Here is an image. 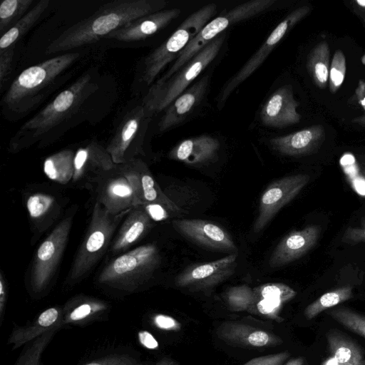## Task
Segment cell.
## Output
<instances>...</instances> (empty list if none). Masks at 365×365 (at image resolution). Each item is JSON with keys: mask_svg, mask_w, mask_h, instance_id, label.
Returning a JSON list of instances; mask_svg holds the SVG:
<instances>
[{"mask_svg": "<svg viewBox=\"0 0 365 365\" xmlns=\"http://www.w3.org/2000/svg\"><path fill=\"white\" fill-rule=\"evenodd\" d=\"M164 0H116L102 5L92 15L70 26L47 47V54L88 44L143 16L163 10Z\"/></svg>", "mask_w": 365, "mask_h": 365, "instance_id": "1", "label": "cell"}, {"mask_svg": "<svg viewBox=\"0 0 365 365\" xmlns=\"http://www.w3.org/2000/svg\"><path fill=\"white\" fill-rule=\"evenodd\" d=\"M79 55V53H66L24 70L5 94L4 106L17 114L32 110Z\"/></svg>", "mask_w": 365, "mask_h": 365, "instance_id": "2", "label": "cell"}, {"mask_svg": "<svg viewBox=\"0 0 365 365\" xmlns=\"http://www.w3.org/2000/svg\"><path fill=\"white\" fill-rule=\"evenodd\" d=\"M98 88L91 74L81 76L20 128L13 141L14 148L29 145L30 140L68 118Z\"/></svg>", "mask_w": 365, "mask_h": 365, "instance_id": "3", "label": "cell"}, {"mask_svg": "<svg viewBox=\"0 0 365 365\" xmlns=\"http://www.w3.org/2000/svg\"><path fill=\"white\" fill-rule=\"evenodd\" d=\"M160 262L158 248L153 244L138 247L110 262L98 282L113 289L132 292L148 281Z\"/></svg>", "mask_w": 365, "mask_h": 365, "instance_id": "4", "label": "cell"}, {"mask_svg": "<svg viewBox=\"0 0 365 365\" xmlns=\"http://www.w3.org/2000/svg\"><path fill=\"white\" fill-rule=\"evenodd\" d=\"M225 38V34L218 36L170 78L153 85L143 100L146 109L151 113L165 110L215 59Z\"/></svg>", "mask_w": 365, "mask_h": 365, "instance_id": "5", "label": "cell"}, {"mask_svg": "<svg viewBox=\"0 0 365 365\" xmlns=\"http://www.w3.org/2000/svg\"><path fill=\"white\" fill-rule=\"evenodd\" d=\"M217 12V5L209 4L190 14L178 29L144 60L142 80L147 85L189 44Z\"/></svg>", "mask_w": 365, "mask_h": 365, "instance_id": "6", "label": "cell"}, {"mask_svg": "<svg viewBox=\"0 0 365 365\" xmlns=\"http://www.w3.org/2000/svg\"><path fill=\"white\" fill-rule=\"evenodd\" d=\"M124 214L111 215L95 202L88 228L71 267V281L81 279L101 258Z\"/></svg>", "mask_w": 365, "mask_h": 365, "instance_id": "7", "label": "cell"}, {"mask_svg": "<svg viewBox=\"0 0 365 365\" xmlns=\"http://www.w3.org/2000/svg\"><path fill=\"white\" fill-rule=\"evenodd\" d=\"M274 2V0L250 1L210 21L180 53L172 66L156 83L170 78L229 26L257 15L272 6Z\"/></svg>", "mask_w": 365, "mask_h": 365, "instance_id": "8", "label": "cell"}, {"mask_svg": "<svg viewBox=\"0 0 365 365\" xmlns=\"http://www.w3.org/2000/svg\"><path fill=\"white\" fill-rule=\"evenodd\" d=\"M71 222V217L61 221L38 247L31 272L34 293L43 292L48 285L66 247Z\"/></svg>", "mask_w": 365, "mask_h": 365, "instance_id": "9", "label": "cell"}, {"mask_svg": "<svg viewBox=\"0 0 365 365\" xmlns=\"http://www.w3.org/2000/svg\"><path fill=\"white\" fill-rule=\"evenodd\" d=\"M309 179L307 174H296L271 182L260 197L253 231L261 232L277 212L301 192Z\"/></svg>", "mask_w": 365, "mask_h": 365, "instance_id": "10", "label": "cell"}, {"mask_svg": "<svg viewBox=\"0 0 365 365\" xmlns=\"http://www.w3.org/2000/svg\"><path fill=\"white\" fill-rule=\"evenodd\" d=\"M311 11L308 5L302 6L289 14L272 31L257 52L247 61L241 69L227 82L222 91L220 101H225L231 93L258 67H259L274 48L297 23Z\"/></svg>", "mask_w": 365, "mask_h": 365, "instance_id": "11", "label": "cell"}, {"mask_svg": "<svg viewBox=\"0 0 365 365\" xmlns=\"http://www.w3.org/2000/svg\"><path fill=\"white\" fill-rule=\"evenodd\" d=\"M118 166L133 189L135 206L154 202L160 204L173 213L181 212V208L160 189L148 167L142 160L132 158Z\"/></svg>", "mask_w": 365, "mask_h": 365, "instance_id": "12", "label": "cell"}, {"mask_svg": "<svg viewBox=\"0 0 365 365\" xmlns=\"http://www.w3.org/2000/svg\"><path fill=\"white\" fill-rule=\"evenodd\" d=\"M237 258V255L232 253L212 262L190 265L176 277L175 284L190 290L211 288L235 273Z\"/></svg>", "mask_w": 365, "mask_h": 365, "instance_id": "13", "label": "cell"}, {"mask_svg": "<svg viewBox=\"0 0 365 365\" xmlns=\"http://www.w3.org/2000/svg\"><path fill=\"white\" fill-rule=\"evenodd\" d=\"M173 225L183 237L201 247L231 254L237 250L229 233L210 221L182 219L174 220Z\"/></svg>", "mask_w": 365, "mask_h": 365, "instance_id": "14", "label": "cell"}, {"mask_svg": "<svg viewBox=\"0 0 365 365\" xmlns=\"http://www.w3.org/2000/svg\"><path fill=\"white\" fill-rule=\"evenodd\" d=\"M98 202L108 213L118 215L129 212L135 207L133 189L120 171L118 165L103 174L97 181Z\"/></svg>", "mask_w": 365, "mask_h": 365, "instance_id": "15", "label": "cell"}, {"mask_svg": "<svg viewBox=\"0 0 365 365\" xmlns=\"http://www.w3.org/2000/svg\"><path fill=\"white\" fill-rule=\"evenodd\" d=\"M149 114L151 113L144 106H139L124 117L106 148L115 164L128 160L129 150L145 131Z\"/></svg>", "mask_w": 365, "mask_h": 365, "instance_id": "16", "label": "cell"}, {"mask_svg": "<svg viewBox=\"0 0 365 365\" xmlns=\"http://www.w3.org/2000/svg\"><path fill=\"white\" fill-rule=\"evenodd\" d=\"M217 337L225 343L247 349L269 348L280 345L277 335L239 322H222L216 329Z\"/></svg>", "mask_w": 365, "mask_h": 365, "instance_id": "17", "label": "cell"}, {"mask_svg": "<svg viewBox=\"0 0 365 365\" xmlns=\"http://www.w3.org/2000/svg\"><path fill=\"white\" fill-rule=\"evenodd\" d=\"M320 235L317 225H309L284 237L272 252L269 265L272 268L285 266L304 256L317 243Z\"/></svg>", "mask_w": 365, "mask_h": 365, "instance_id": "18", "label": "cell"}, {"mask_svg": "<svg viewBox=\"0 0 365 365\" xmlns=\"http://www.w3.org/2000/svg\"><path fill=\"white\" fill-rule=\"evenodd\" d=\"M299 102L294 98L291 86L277 89L263 105L260 118L262 123L274 128H284L299 123Z\"/></svg>", "mask_w": 365, "mask_h": 365, "instance_id": "19", "label": "cell"}, {"mask_svg": "<svg viewBox=\"0 0 365 365\" xmlns=\"http://www.w3.org/2000/svg\"><path fill=\"white\" fill-rule=\"evenodd\" d=\"M49 3V0L38 1L16 24L1 36L0 38L1 88L11 71L16 43L38 21L48 8Z\"/></svg>", "mask_w": 365, "mask_h": 365, "instance_id": "20", "label": "cell"}, {"mask_svg": "<svg viewBox=\"0 0 365 365\" xmlns=\"http://www.w3.org/2000/svg\"><path fill=\"white\" fill-rule=\"evenodd\" d=\"M115 165L106 148L91 142L75 152L72 180L73 182H96Z\"/></svg>", "mask_w": 365, "mask_h": 365, "instance_id": "21", "label": "cell"}, {"mask_svg": "<svg viewBox=\"0 0 365 365\" xmlns=\"http://www.w3.org/2000/svg\"><path fill=\"white\" fill-rule=\"evenodd\" d=\"M180 13L179 9H170L143 16L111 32L106 38L123 42L143 40L169 24Z\"/></svg>", "mask_w": 365, "mask_h": 365, "instance_id": "22", "label": "cell"}, {"mask_svg": "<svg viewBox=\"0 0 365 365\" xmlns=\"http://www.w3.org/2000/svg\"><path fill=\"white\" fill-rule=\"evenodd\" d=\"M253 291L255 301L250 314L277 322L283 321L279 315L283 305L297 294L292 287L279 282L263 284L253 288Z\"/></svg>", "mask_w": 365, "mask_h": 365, "instance_id": "23", "label": "cell"}, {"mask_svg": "<svg viewBox=\"0 0 365 365\" xmlns=\"http://www.w3.org/2000/svg\"><path fill=\"white\" fill-rule=\"evenodd\" d=\"M325 138L322 125H313L297 132L270 139L272 147L282 155L302 156L314 153Z\"/></svg>", "mask_w": 365, "mask_h": 365, "instance_id": "24", "label": "cell"}, {"mask_svg": "<svg viewBox=\"0 0 365 365\" xmlns=\"http://www.w3.org/2000/svg\"><path fill=\"white\" fill-rule=\"evenodd\" d=\"M208 83L209 78L205 76L177 97L165 109L158 123L159 130L163 132L182 122L200 103Z\"/></svg>", "mask_w": 365, "mask_h": 365, "instance_id": "25", "label": "cell"}, {"mask_svg": "<svg viewBox=\"0 0 365 365\" xmlns=\"http://www.w3.org/2000/svg\"><path fill=\"white\" fill-rule=\"evenodd\" d=\"M219 148L217 139L202 135L181 141L169 152L168 157L187 165H196L214 160Z\"/></svg>", "mask_w": 365, "mask_h": 365, "instance_id": "26", "label": "cell"}, {"mask_svg": "<svg viewBox=\"0 0 365 365\" xmlns=\"http://www.w3.org/2000/svg\"><path fill=\"white\" fill-rule=\"evenodd\" d=\"M150 225L151 218L143 206L133 207L115 235L110 247L111 252L118 254L129 248L145 234Z\"/></svg>", "mask_w": 365, "mask_h": 365, "instance_id": "27", "label": "cell"}, {"mask_svg": "<svg viewBox=\"0 0 365 365\" xmlns=\"http://www.w3.org/2000/svg\"><path fill=\"white\" fill-rule=\"evenodd\" d=\"M63 309L50 307L42 312L32 322L15 327L8 339V344L16 349L36 339L59 324H63Z\"/></svg>", "mask_w": 365, "mask_h": 365, "instance_id": "28", "label": "cell"}, {"mask_svg": "<svg viewBox=\"0 0 365 365\" xmlns=\"http://www.w3.org/2000/svg\"><path fill=\"white\" fill-rule=\"evenodd\" d=\"M108 305L98 299L81 297L68 302L63 309V324L82 325L102 318Z\"/></svg>", "mask_w": 365, "mask_h": 365, "instance_id": "29", "label": "cell"}, {"mask_svg": "<svg viewBox=\"0 0 365 365\" xmlns=\"http://www.w3.org/2000/svg\"><path fill=\"white\" fill-rule=\"evenodd\" d=\"M328 349L339 365H365L363 348L349 336L336 329L326 333Z\"/></svg>", "mask_w": 365, "mask_h": 365, "instance_id": "30", "label": "cell"}, {"mask_svg": "<svg viewBox=\"0 0 365 365\" xmlns=\"http://www.w3.org/2000/svg\"><path fill=\"white\" fill-rule=\"evenodd\" d=\"M307 68L314 83L319 88L329 84L330 69V50L327 41L317 43L307 56Z\"/></svg>", "mask_w": 365, "mask_h": 365, "instance_id": "31", "label": "cell"}, {"mask_svg": "<svg viewBox=\"0 0 365 365\" xmlns=\"http://www.w3.org/2000/svg\"><path fill=\"white\" fill-rule=\"evenodd\" d=\"M75 152L64 149L48 156L43 162L45 175L51 180L66 185L73 179Z\"/></svg>", "mask_w": 365, "mask_h": 365, "instance_id": "32", "label": "cell"}, {"mask_svg": "<svg viewBox=\"0 0 365 365\" xmlns=\"http://www.w3.org/2000/svg\"><path fill=\"white\" fill-rule=\"evenodd\" d=\"M353 297L352 287L344 286L324 293L315 301L309 304L304 309V314L308 319H312L324 311L351 299Z\"/></svg>", "mask_w": 365, "mask_h": 365, "instance_id": "33", "label": "cell"}, {"mask_svg": "<svg viewBox=\"0 0 365 365\" xmlns=\"http://www.w3.org/2000/svg\"><path fill=\"white\" fill-rule=\"evenodd\" d=\"M63 326L59 324L43 334L25 344L14 365H42V355L57 331Z\"/></svg>", "mask_w": 365, "mask_h": 365, "instance_id": "34", "label": "cell"}, {"mask_svg": "<svg viewBox=\"0 0 365 365\" xmlns=\"http://www.w3.org/2000/svg\"><path fill=\"white\" fill-rule=\"evenodd\" d=\"M34 0H4L0 5L1 36L16 24L31 9Z\"/></svg>", "mask_w": 365, "mask_h": 365, "instance_id": "35", "label": "cell"}, {"mask_svg": "<svg viewBox=\"0 0 365 365\" xmlns=\"http://www.w3.org/2000/svg\"><path fill=\"white\" fill-rule=\"evenodd\" d=\"M326 313L344 327L365 338V316L346 307H335Z\"/></svg>", "mask_w": 365, "mask_h": 365, "instance_id": "36", "label": "cell"}, {"mask_svg": "<svg viewBox=\"0 0 365 365\" xmlns=\"http://www.w3.org/2000/svg\"><path fill=\"white\" fill-rule=\"evenodd\" d=\"M224 299L230 310L250 313L255 301L254 291L245 284L234 286L225 292Z\"/></svg>", "mask_w": 365, "mask_h": 365, "instance_id": "37", "label": "cell"}, {"mask_svg": "<svg viewBox=\"0 0 365 365\" xmlns=\"http://www.w3.org/2000/svg\"><path fill=\"white\" fill-rule=\"evenodd\" d=\"M26 205L30 217L35 222H40L51 214L52 210L56 207V201L50 195L35 192L29 196Z\"/></svg>", "mask_w": 365, "mask_h": 365, "instance_id": "38", "label": "cell"}, {"mask_svg": "<svg viewBox=\"0 0 365 365\" xmlns=\"http://www.w3.org/2000/svg\"><path fill=\"white\" fill-rule=\"evenodd\" d=\"M346 71L345 56L341 50H336L333 56L329 73V87L331 93H336L344 82Z\"/></svg>", "mask_w": 365, "mask_h": 365, "instance_id": "39", "label": "cell"}, {"mask_svg": "<svg viewBox=\"0 0 365 365\" xmlns=\"http://www.w3.org/2000/svg\"><path fill=\"white\" fill-rule=\"evenodd\" d=\"M81 365H150L139 358L125 353H112L88 361Z\"/></svg>", "mask_w": 365, "mask_h": 365, "instance_id": "40", "label": "cell"}, {"mask_svg": "<svg viewBox=\"0 0 365 365\" xmlns=\"http://www.w3.org/2000/svg\"><path fill=\"white\" fill-rule=\"evenodd\" d=\"M290 357L288 351L253 358L242 365H283Z\"/></svg>", "mask_w": 365, "mask_h": 365, "instance_id": "41", "label": "cell"}, {"mask_svg": "<svg viewBox=\"0 0 365 365\" xmlns=\"http://www.w3.org/2000/svg\"><path fill=\"white\" fill-rule=\"evenodd\" d=\"M152 320L154 325L162 330L178 331L181 329V324L179 322L165 314H155Z\"/></svg>", "mask_w": 365, "mask_h": 365, "instance_id": "42", "label": "cell"}, {"mask_svg": "<svg viewBox=\"0 0 365 365\" xmlns=\"http://www.w3.org/2000/svg\"><path fill=\"white\" fill-rule=\"evenodd\" d=\"M342 240L351 245L365 242V220L359 227L347 228L344 233Z\"/></svg>", "mask_w": 365, "mask_h": 365, "instance_id": "43", "label": "cell"}, {"mask_svg": "<svg viewBox=\"0 0 365 365\" xmlns=\"http://www.w3.org/2000/svg\"><path fill=\"white\" fill-rule=\"evenodd\" d=\"M142 206L151 220L160 221L168 217V210L160 204L147 202Z\"/></svg>", "mask_w": 365, "mask_h": 365, "instance_id": "44", "label": "cell"}, {"mask_svg": "<svg viewBox=\"0 0 365 365\" xmlns=\"http://www.w3.org/2000/svg\"><path fill=\"white\" fill-rule=\"evenodd\" d=\"M138 339L143 346L148 349H153L158 347V341L147 331H142L138 333Z\"/></svg>", "mask_w": 365, "mask_h": 365, "instance_id": "45", "label": "cell"}, {"mask_svg": "<svg viewBox=\"0 0 365 365\" xmlns=\"http://www.w3.org/2000/svg\"><path fill=\"white\" fill-rule=\"evenodd\" d=\"M364 99H365V80H360L349 103L356 104Z\"/></svg>", "mask_w": 365, "mask_h": 365, "instance_id": "46", "label": "cell"}, {"mask_svg": "<svg viewBox=\"0 0 365 365\" xmlns=\"http://www.w3.org/2000/svg\"><path fill=\"white\" fill-rule=\"evenodd\" d=\"M349 5L353 12L365 22V0L350 1Z\"/></svg>", "mask_w": 365, "mask_h": 365, "instance_id": "47", "label": "cell"}, {"mask_svg": "<svg viewBox=\"0 0 365 365\" xmlns=\"http://www.w3.org/2000/svg\"><path fill=\"white\" fill-rule=\"evenodd\" d=\"M6 301V284L2 276L0 274V319L1 324L3 320V316Z\"/></svg>", "mask_w": 365, "mask_h": 365, "instance_id": "48", "label": "cell"}, {"mask_svg": "<svg viewBox=\"0 0 365 365\" xmlns=\"http://www.w3.org/2000/svg\"><path fill=\"white\" fill-rule=\"evenodd\" d=\"M283 365H307V361L304 357L297 356L287 360Z\"/></svg>", "mask_w": 365, "mask_h": 365, "instance_id": "49", "label": "cell"}, {"mask_svg": "<svg viewBox=\"0 0 365 365\" xmlns=\"http://www.w3.org/2000/svg\"><path fill=\"white\" fill-rule=\"evenodd\" d=\"M153 365H179V364L172 358L164 357Z\"/></svg>", "mask_w": 365, "mask_h": 365, "instance_id": "50", "label": "cell"}, {"mask_svg": "<svg viewBox=\"0 0 365 365\" xmlns=\"http://www.w3.org/2000/svg\"><path fill=\"white\" fill-rule=\"evenodd\" d=\"M351 122L359 126L365 127V113L359 116L354 118L351 120Z\"/></svg>", "mask_w": 365, "mask_h": 365, "instance_id": "51", "label": "cell"}, {"mask_svg": "<svg viewBox=\"0 0 365 365\" xmlns=\"http://www.w3.org/2000/svg\"><path fill=\"white\" fill-rule=\"evenodd\" d=\"M358 161L361 172L365 174V155L359 156Z\"/></svg>", "mask_w": 365, "mask_h": 365, "instance_id": "52", "label": "cell"}, {"mask_svg": "<svg viewBox=\"0 0 365 365\" xmlns=\"http://www.w3.org/2000/svg\"><path fill=\"white\" fill-rule=\"evenodd\" d=\"M322 365H339V364L335 360L334 357H330L326 359Z\"/></svg>", "mask_w": 365, "mask_h": 365, "instance_id": "53", "label": "cell"}]
</instances>
